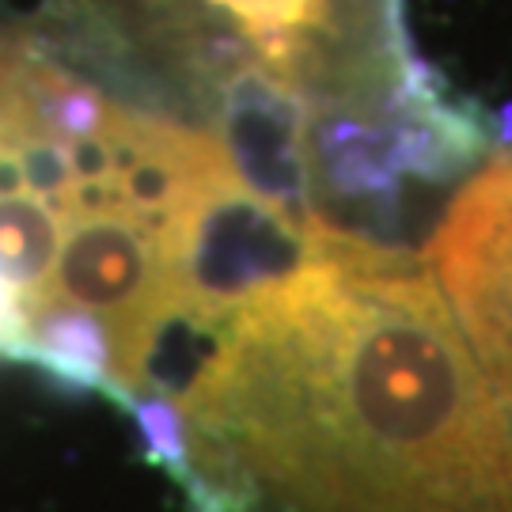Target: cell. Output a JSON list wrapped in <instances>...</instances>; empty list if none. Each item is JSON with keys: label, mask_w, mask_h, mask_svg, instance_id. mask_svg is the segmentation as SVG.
Segmentation results:
<instances>
[{"label": "cell", "mask_w": 512, "mask_h": 512, "mask_svg": "<svg viewBox=\"0 0 512 512\" xmlns=\"http://www.w3.org/2000/svg\"><path fill=\"white\" fill-rule=\"evenodd\" d=\"M133 421L194 512H512V421L410 247L330 236Z\"/></svg>", "instance_id": "1"}, {"label": "cell", "mask_w": 512, "mask_h": 512, "mask_svg": "<svg viewBox=\"0 0 512 512\" xmlns=\"http://www.w3.org/2000/svg\"><path fill=\"white\" fill-rule=\"evenodd\" d=\"M31 23L114 99L217 137L311 228L399 247L410 205H448L490 156L403 0H50Z\"/></svg>", "instance_id": "2"}]
</instances>
